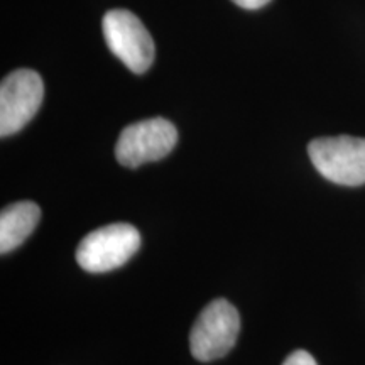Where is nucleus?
Returning <instances> with one entry per match:
<instances>
[{"mask_svg":"<svg viewBox=\"0 0 365 365\" xmlns=\"http://www.w3.org/2000/svg\"><path fill=\"white\" fill-rule=\"evenodd\" d=\"M308 154L317 171L328 181L344 186L365 182L364 137H319L309 143Z\"/></svg>","mask_w":365,"mask_h":365,"instance_id":"obj_1","label":"nucleus"},{"mask_svg":"<svg viewBox=\"0 0 365 365\" xmlns=\"http://www.w3.org/2000/svg\"><path fill=\"white\" fill-rule=\"evenodd\" d=\"M140 247V234L129 223H112L90 232L76 249V261L88 272H108L129 261Z\"/></svg>","mask_w":365,"mask_h":365,"instance_id":"obj_2","label":"nucleus"},{"mask_svg":"<svg viewBox=\"0 0 365 365\" xmlns=\"http://www.w3.org/2000/svg\"><path fill=\"white\" fill-rule=\"evenodd\" d=\"M240 331V317L227 299H215L200 313L190 335L191 354L200 362L222 359L234 349Z\"/></svg>","mask_w":365,"mask_h":365,"instance_id":"obj_3","label":"nucleus"},{"mask_svg":"<svg viewBox=\"0 0 365 365\" xmlns=\"http://www.w3.org/2000/svg\"><path fill=\"white\" fill-rule=\"evenodd\" d=\"M176 143L178 130L170 120L161 117L148 118L127 125L120 132L115 156L122 166L137 168L166 158Z\"/></svg>","mask_w":365,"mask_h":365,"instance_id":"obj_4","label":"nucleus"},{"mask_svg":"<svg viewBox=\"0 0 365 365\" xmlns=\"http://www.w3.org/2000/svg\"><path fill=\"white\" fill-rule=\"evenodd\" d=\"M103 36L110 51L130 71H148L154 61V43L143 22L129 11H108L103 21Z\"/></svg>","mask_w":365,"mask_h":365,"instance_id":"obj_5","label":"nucleus"},{"mask_svg":"<svg viewBox=\"0 0 365 365\" xmlns=\"http://www.w3.org/2000/svg\"><path fill=\"white\" fill-rule=\"evenodd\" d=\"M44 97L43 78L33 70H16L0 85V135L19 132L38 113Z\"/></svg>","mask_w":365,"mask_h":365,"instance_id":"obj_6","label":"nucleus"},{"mask_svg":"<svg viewBox=\"0 0 365 365\" xmlns=\"http://www.w3.org/2000/svg\"><path fill=\"white\" fill-rule=\"evenodd\" d=\"M41 218V210L33 202L9 205L0 213V252L7 254L33 234Z\"/></svg>","mask_w":365,"mask_h":365,"instance_id":"obj_7","label":"nucleus"},{"mask_svg":"<svg viewBox=\"0 0 365 365\" xmlns=\"http://www.w3.org/2000/svg\"><path fill=\"white\" fill-rule=\"evenodd\" d=\"M282 365H318L317 360L313 359L312 354L304 352V350H296L284 360Z\"/></svg>","mask_w":365,"mask_h":365,"instance_id":"obj_8","label":"nucleus"},{"mask_svg":"<svg viewBox=\"0 0 365 365\" xmlns=\"http://www.w3.org/2000/svg\"><path fill=\"white\" fill-rule=\"evenodd\" d=\"M232 2L237 4V6L242 9H249V11H255V9H261L266 6V4L271 2V0H232Z\"/></svg>","mask_w":365,"mask_h":365,"instance_id":"obj_9","label":"nucleus"}]
</instances>
